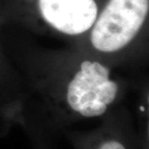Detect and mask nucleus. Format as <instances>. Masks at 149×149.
Returning <instances> with one entry per match:
<instances>
[{
  "label": "nucleus",
  "mask_w": 149,
  "mask_h": 149,
  "mask_svg": "<svg viewBox=\"0 0 149 149\" xmlns=\"http://www.w3.org/2000/svg\"><path fill=\"white\" fill-rule=\"evenodd\" d=\"M61 136L73 149H141L138 130L131 112L118 106L101 118L99 126L92 130L64 129Z\"/></svg>",
  "instance_id": "3"
},
{
  "label": "nucleus",
  "mask_w": 149,
  "mask_h": 149,
  "mask_svg": "<svg viewBox=\"0 0 149 149\" xmlns=\"http://www.w3.org/2000/svg\"><path fill=\"white\" fill-rule=\"evenodd\" d=\"M28 139L33 149H56L58 142L44 136H33V139L29 138Z\"/></svg>",
  "instance_id": "6"
},
{
  "label": "nucleus",
  "mask_w": 149,
  "mask_h": 149,
  "mask_svg": "<svg viewBox=\"0 0 149 149\" xmlns=\"http://www.w3.org/2000/svg\"><path fill=\"white\" fill-rule=\"evenodd\" d=\"M42 105L22 112L19 125L26 136L58 141L64 129L81 120L103 118L122 105L132 79L119 76L99 57L83 56L49 68L35 79Z\"/></svg>",
  "instance_id": "1"
},
{
  "label": "nucleus",
  "mask_w": 149,
  "mask_h": 149,
  "mask_svg": "<svg viewBox=\"0 0 149 149\" xmlns=\"http://www.w3.org/2000/svg\"><path fill=\"white\" fill-rule=\"evenodd\" d=\"M148 29L149 0H107L88 32V40L92 50L107 63L113 59V66L134 65L138 58L133 46Z\"/></svg>",
  "instance_id": "2"
},
{
  "label": "nucleus",
  "mask_w": 149,
  "mask_h": 149,
  "mask_svg": "<svg viewBox=\"0 0 149 149\" xmlns=\"http://www.w3.org/2000/svg\"><path fill=\"white\" fill-rule=\"evenodd\" d=\"M38 9L50 27L71 37L88 33L101 10L97 0H38Z\"/></svg>",
  "instance_id": "4"
},
{
  "label": "nucleus",
  "mask_w": 149,
  "mask_h": 149,
  "mask_svg": "<svg viewBox=\"0 0 149 149\" xmlns=\"http://www.w3.org/2000/svg\"><path fill=\"white\" fill-rule=\"evenodd\" d=\"M139 91V120L138 130L141 149H149V77L134 82Z\"/></svg>",
  "instance_id": "5"
}]
</instances>
